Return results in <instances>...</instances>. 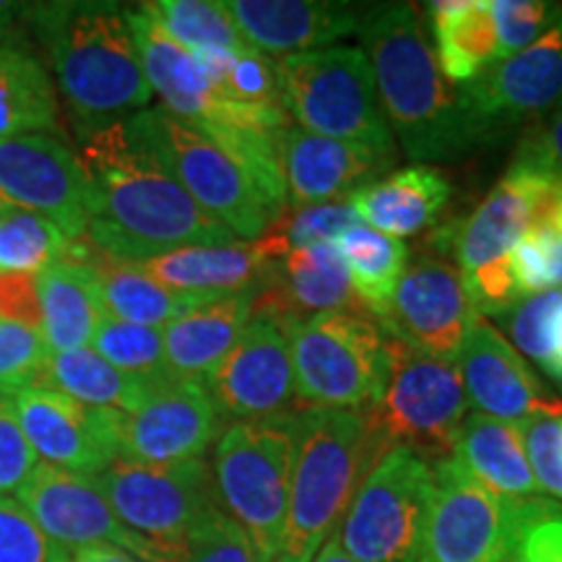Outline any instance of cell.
I'll return each instance as SVG.
<instances>
[{
  "label": "cell",
  "instance_id": "6da1fadb",
  "mask_svg": "<svg viewBox=\"0 0 562 562\" xmlns=\"http://www.w3.org/2000/svg\"><path fill=\"white\" fill-rule=\"evenodd\" d=\"M89 182L87 240L102 256L140 263L191 245H227L237 237L209 216L161 161L133 136L128 123L76 133Z\"/></svg>",
  "mask_w": 562,
  "mask_h": 562
},
{
  "label": "cell",
  "instance_id": "7a4b0ae2",
  "mask_svg": "<svg viewBox=\"0 0 562 562\" xmlns=\"http://www.w3.org/2000/svg\"><path fill=\"white\" fill-rule=\"evenodd\" d=\"M362 50L375 76L385 121L412 161H459L487 144L461 89L440 74L419 11L412 3H375L360 11Z\"/></svg>",
  "mask_w": 562,
  "mask_h": 562
},
{
  "label": "cell",
  "instance_id": "3957f363",
  "mask_svg": "<svg viewBox=\"0 0 562 562\" xmlns=\"http://www.w3.org/2000/svg\"><path fill=\"white\" fill-rule=\"evenodd\" d=\"M47 58L53 83L76 133L121 123L151 108V87L133 40L128 5L34 3L26 5Z\"/></svg>",
  "mask_w": 562,
  "mask_h": 562
},
{
  "label": "cell",
  "instance_id": "277c9868",
  "mask_svg": "<svg viewBox=\"0 0 562 562\" xmlns=\"http://www.w3.org/2000/svg\"><path fill=\"white\" fill-rule=\"evenodd\" d=\"M385 453L368 414L294 412V467L281 550L273 562H313Z\"/></svg>",
  "mask_w": 562,
  "mask_h": 562
},
{
  "label": "cell",
  "instance_id": "5b68a950",
  "mask_svg": "<svg viewBox=\"0 0 562 562\" xmlns=\"http://www.w3.org/2000/svg\"><path fill=\"white\" fill-rule=\"evenodd\" d=\"M560 180L521 157H513L508 172L492 186L484 201L461 224L435 232L430 245L453 252L456 269L476 313L505 315L524 300L510 271V252L537 222L539 209Z\"/></svg>",
  "mask_w": 562,
  "mask_h": 562
},
{
  "label": "cell",
  "instance_id": "8992f818",
  "mask_svg": "<svg viewBox=\"0 0 562 562\" xmlns=\"http://www.w3.org/2000/svg\"><path fill=\"white\" fill-rule=\"evenodd\" d=\"M294 389L302 409L368 414L391 375L389 334L360 311H334L290 323Z\"/></svg>",
  "mask_w": 562,
  "mask_h": 562
},
{
  "label": "cell",
  "instance_id": "52a82bcc",
  "mask_svg": "<svg viewBox=\"0 0 562 562\" xmlns=\"http://www.w3.org/2000/svg\"><path fill=\"white\" fill-rule=\"evenodd\" d=\"M294 467V414L232 422L214 446V484L227 516L248 533L258 562L281 550Z\"/></svg>",
  "mask_w": 562,
  "mask_h": 562
},
{
  "label": "cell",
  "instance_id": "ba28073f",
  "mask_svg": "<svg viewBox=\"0 0 562 562\" xmlns=\"http://www.w3.org/2000/svg\"><path fill=\"white\" fill-rule=\"evenodd\" d=\"M279 79L286 115L300 128L398 157L362 47H328L281 58Z\"/></svg>",
  "mask_w": 562,
  "mask_h": 562
},
{
  "label": "cell",
  "instance_id": "9c48e42d",
  "mask_svg": "<svg viewBox=\"0 0 562 562\" xmlns=\"http://www.w3.org/2000/svg\"><path fill=\"white\" fill-rule=\"evenodd\" d=\"M133 136L170 170L182 191L209 216L224 224L243 243L261 240L279 214L248 172L193 123L180 121L161 104L125 117Z\"/></svg>",
  "mask_w": 562,
  "mask_h": 562
},
{
  "label": "cell",
  "instance_id": "30bf717a",
  "mask_svg": "<svg viewBox=\"0 0 562 562\" xmlns=\"http://www.w3.org/2000/svg\"><path fill=\"white\" fill-rule=\"evenodd\" d=\"M391 375L383 398L368 412L370 427L385 451L406 448L427 463L453 456L469 398L456 362L422 355L391 339Z\"/></svg>",
  "mask_w": 562,
  "mask_h": 562
},
{
  "label": "cell",
  "instance_id": "8fae6325",
  "mask_svg": "<svg viewBox=\"0 0 562 562\" xmlns=\"http://www.w3.org/2000/svg\"><path fill=\"white\" fill-rule=\"evenodd\" d=\"M94 480L121 524L136 533L146 550L180 542L224 513L206 459L180 463L115 459Z\"/></svg>",
  "mask_w": 562,
  "mask_h": 562
},
{
  "label": "cell",
  "instance_id": "7c38bea8",
  "mask_svg": "<svg viewBox=\"0 0 562 562\" xmlns=\"http://www.w3.org/2000/svg\"><path fill=\"white\" fill-rule=\"evenodd\" d=\"M430 503V463L391 448L362 480L336 537L357 562H417Z\"/></svg>",
  "mask_w": 562,
  "mask_h": 562
},
{
  "label": "cell",
  "instance_id": "4fadbf2b",
  "mask_svg": "<svg viewBox=\"0 0 562 562\" xmlns=\"http://www.w3.org/2000/svg\"><path fill=\"white\" fill-rule=\"evenodd\" d=\"M224 425L294 414L297 389L290 351V323L256 305L248 326L203 381Z\"/></svg>",
  "mask_w": 562,
  "mask_h": 562
},
{
  "label": "cell",
  "instance_id": "5bb4252c",
  "mask_svg": "<svg viewBox=\"0 0 562 562\" xmlns=\"http://www.w3.org/2000/svg\"><path fill=\"white\" fill-rule=\"evenodd\" d=\"M516 501L484 487L456 456L435 461L417 562H501L516 529Z\"/></svg>",
  "mask_w": 562,
  "mask_h": 562
},
{
  "label": "cell",
  "instance_id": "9a60e30c",
  "mask_svg": "<svg viewBox=\"0 0 562 562\" xmlns=\"http://www.w3.org/2000/svg\"><path fill=\"white\" fill-rule=\"evenodd\" d=\"M45 216L70 243L89 229V182L81 161L58 133L0 138V211Z\"/></svg>",
  "mask_w": 562,
  "mask_h": 562
},
{
  "label": "cell",
  "instance_id": "2e32d148",
  "mask_svg": "<svg viewBox=\"0 0 562 562\" xmlns=\"http://www.w3.org/2000/svg\"><path fill=\"white\" fill-rule=\"evenodd\" d=\"M480 318L461 271L442 252H422L406 266L381 328L391 339L456 362L469 328Z\"/></svg>",
  "mask_w": 562,
  "mask_h": 562
},
{
  "label": "cell",
  "instance_id": "e0dca14e",
  "mask_svg": "<svg viewBox=\"0 0 562 562\" xmlns=\"http://www.w3.org/2000/svg\"><path fill=\"white\" fill-rule=\"evenodd\" d=\"M222 414L206 385L195 381L157 383L136 409L115 412L117 459L138 463H180L203 459L220 440Z\"/></svg>",
  "mask_w": 562,
  "mask_h": 562
},
{
  "label": "cell",
  "instance_id": "ac0fdd59",
  "mask_svg": "<svg viewBox=\"0 0 562 562\" xmlns=\"http://www.w3.org/2000/svg\"><path fill=\"white\" fill-rule=\"evenodd\" d=\"M463 104L487 138L562 110V19L526 50L497 60L461 87Z\"/></svg>",
  "mask_w": 562,
  "mask_h": 562
},
{
  "label": "cell",
  "instance_id": "d6986e66",
  "mask_svg": "<svg viewBox=\"0 0 562 562\" xmlns=\"http://www.w3.org/2000/svg\"><path fill=\"white\" fill-rule=\"evenodd\" d=\"M16 503L30 513L42 533L68 554L83 547L108 544L140 560L146 550L136 533L125 529L115 516L94 476L70 474L40 463L16 492Z\"/></svg>",
  "mask_w": 562,
  "mask_h": 562
},
{
  "label": "cell",
  "instance_id": "ffe728a7",
  "mask_svg": "<svg viewBox=\"0 0 562 562\" xmlns=\"http://www.w3.org/2000/svg\"><path fill=\"white\" fill-rule=\"evenodd\" d=\"M19 425L40 463L81 476H100L115 451V412L89 409L63 393L21 389L11 393Z\"/></svg>",
  "mask_w": 562,
  "mask_h": 562
},
{
  "label": "cell",
  "instance_id": "44dd1931",
  "mask_svg": "<svg viewBox=\"0 0 562 562\" xmlns=\"http://www.w3.org/2000/svg\"><path fill=\"white\" fill-rule=\"evenodd\" d=\"M456 368L469 404L492 419L521 427L537 414H562L560 398L539 383L513 344L482 315L469 328Z\"/></svg>",
  "mask_w": 562,
  "mask_h": 562
},
{
  "label": "cell",
  "instance_id": "7402d4cb",
  "mask_svg": "<svg viewBox=\"0 0 562 562\" xmlns=\"http://www.w3.org/2000/svg\"><path fill=\"white\" fill-rule=\"evenodd\" d=\"M279 159L286 201L294 209L349 199L396 165V157H385L349 140L318 136L300 125H286L279 133Z\"/></svg>",
  "mask_w": 562,
  "mask_h": 562
},
{
  "label": "cell",
  "instance_id": "603a6c76",
  "mask_svg": "<svg viewBox=\"0 0 562 562\" xmlns=\"http://www.w3.org/2000/svg\"><path fill=\"white\" fill-rule=\"evenodd\" d=\"M240 37L263 55L328 50L360 30V5L328 0H222Z\"/></svg>",
  "mask_w": 562,
  "mask_h": 562
},
{
  "label": "cell",
  "instance_id": "cb8c5ba5",
  "mask_svg": "<svg viewBox=\"0 0 562 562\" xmlns=\"http://www.w3.org/2000/svg\"><path fill=\"white\" fill-rule=\"evenodd\" d=\"M281 252L269 237L252 243L191 245L136 263L167 290L195 294V297H222V294L261 292L271 284Z\"/></svg>",
  "mask_w": 562,
  "mask_h": 562
},
{
  "label": "cell",
  "instance_id": "d4e9b609",
  "mask_svg": "<svg viewBox=\"0 0 562 562\" xmlns=\"http://www.w3.org/2000/svg\"><path fill=\"white\" fill-rule=\"evenodd\" d=\"M256 305L269 307L286 323L334 311H360L336 243L286 252L271 284L256 294Z\"/></svg>",
  "mask_w": 562,
  "mask_h": 562
},
{
  "label": "cell",
  "instance_id": "484cf974",
  "mask_svg": "<svg viewBox=\"0 0 562 562\" xmlns=\"http://www.w3.org/2000/svg\"><path fill=\"white\" fill-rule=\"evenodd\" d=\"M256 292L222 294L195 302L161 328L167 370L178 381L203 383L248 326Z\"/></svg>",
  "mask_w": 562,
  "mask_h": 562
},
{
  "label": "cell",
  "instance_id": "4316f807",
  "mask_svg": "<svg viewBox=\"0 0 562 562\" xmlns=\"http://www.w3.org/2000/svg\"><path fill=\"white\" fill-rule=\"evenodd\" d=\"M451 195L453 186L440 170L412 165L364 186L349 203L368 227L402 240L435 227Z\"/></svg>",
  "mask_w": 562,
  "mask_h": 562
},
{
  "label": "cell",
  "instance_id": "83f0119b",
  "mask_svg": "<svg viewBox=\"0 0 562 562\" xmlns=\"http://www.w3.org/2000/svg\"><path fill=\"white\" fill-rule=\"evenodd\" d=\"M70 258L91 266L102 311L115 321L136 323V326L149 328H165L178 315L191 311L195 302L206 300L195 297V294L167 290L165 284H159L144 269H138L136 263L115 261V258L102 256L87 240L74 243Z\"/></svg>",
  "mask_w": 562,
  "mask_h": 562
},
{
  "label": "cell",
  "instance_id": "f1b7e54d",
  "mask_svg": "<svg viewBox=\"0 0 562 562\" xmlns=\"http://www.w3.org/2000/svg\"><path fill=\"white\" fill-rule=\"evenodd\" d=\"M435 60L451 87H467L501 60L490 0H435L427 3Z\"/></svg>",
  "mask_w": 562,
  "mask_h": 562
},
{
  "label": "cell",
  "instance_id": "f546056e",
  "mask_svg": "<svg viewBox=\"0 0 562 562\" xmlns=\"http://www.w3.org/2000/svg\"><path fill=\"white\" fill-rule=\"evenodd\" d=\"M453 456L474 480L503 497H537L539 484L526 459L524 435L516 425L492 419L487 414H469L463 419Z\"/></svg>",
  "mask_w": 562,
  "mask_h": 562
},
{
  "label": "cell",
  "instance_id": "4dcf8cb0",
  "mask_svg": "<svg viewBox=\"0 0 562 562\" xmlns=\"http://www.w3.org/2000/svg\"><path fill=\"white\" fill-rule=\"evenodd\" d=\"M40 290V334L50 351L91 347L104 318L91 266L63 261L37 277Z\"/></svg>",
  "mask_w": 562,
  "mask_h": 562
},
{
  "label": "cell",
  "instance_id": "1f68e13d",
  "mask_svg": "<svg viewBox=\"0 0 562 562\" xmlns=\"http://www.w3.org/2000/svg\"><path fill=\"white\" fill-rule=\"evenodd\" d=\"M157 383H144L115 370L91 347L47 351L32 389H47L74 398L89 409L128 414L149 396Z\"/></svg>",
  "mask_w": 562,
  "mask_h": 562
},
{
  "label": "cell",
  "instance_id": "d6a6232c",
  "mask_svg": "<svg viewBox=\"0 0 562 562\" xmlns=\"http://www.w3.org/2000/svg\"><path fill=\"white\" fill-rule=\"evenodd\" d=\"M58 91L40 58L19 45H0V138L58 133Z\"/></svg>",
  "mask_w": 562,
  "mask_h": 562
},
{
  "label": "cell",
  "instance_id": "836d02e7",
  "mask_svg": "<svg viewBox=\"0 0 562 562\" xmlns=\"http://www.w3.org/2000/svg\"><path fill=\"white\" fill-rule=\"evenodd\" d=\"M336 248H339L344 266L349 271L351 292H355L360 311L381 321L389 311V302L404 277L406 266H409L406 243L360 222L344 232L336 240Z\"/></svg>",
  "mask_w": 562,
  "mask_h": 562
},
{
  "label": "cell",
  "instance_id": "e575fe53",
  "mask_svg": "<svg viewBox=\"0 0 562 562\" xmlns=\"http://www.w3.org/2000/svg\"><path fill=\"white\" fill-rule=\"evenodd\" d=\"M154 21L180 47L191 53H243L248 42L216 0H157L144 3Z\"/></svg>",
  "mask_w": 562,
  "mask_h": 562
},
{
  "label": "cell",
  "instance_id": "d590c367",
  "mask_svg": "<svg viewBox=\"0 0 562 562\" xmlns=\"http://www.w3.org/2000/svg\"><path fill=\"white\" fill-rule=\"evenodd\" d=\"M206 70L209 81L227 102L245 108L286 112L281 102L279 63L269 55L252 50L243 53H193Z\"/></svg>",
  "mask_w": 562,
  "mask_h": 562
},
{
  "label": "cell",
  "instance_id": "8d00e7d4",
  "mask_svg": "<svg viewBox=\"0 0 562 562\" xmlns=\"http://www.w3.org/2000/svg\"><path fill=\"white\" fill-rule=\"evenodd\" d=\"M510 271L524 297L562 286V182L513 248Z\"/></svg>",
  "mask_w": 562,
  "mask_h": 562
},
{
  "label": "cell",
  "instance_id": "74e56055",
  "mask_svg": "<svg viewBox=\"0 0 562 562\" xmlns=\"http://www.w3.org/2000/svg\"><path fill=\"white\" fill-rule=\"evenodd\" d=\"M74 243L45 216L32 211H0V271L34 273L68 261Z\"/></svg>",
  "mask_w": 562,
  "mask_h": 562
},
{
  "label": "cell",
  "instance_id": "f35d334b",
  "mask_svg": "<svg viewBox=\"0 0 562 562\" xmlns=\"http://www.w3.org/2000/svg\"><path fill=\"white\" fill-rule=\"evenodd\" d=\"M91 349L104 357L112 368L136 378V381L165 383L172 378L167 370L161 328L136 326V323L104 315L94 339H91Z\"/></svg>",
  "mask_w": 562,
  "mask_h": 562
},
{
  "label": "cell",
  "instance_id": "ab89813d",
  "mask_svg": "<svg viewBox=\"0 0 562 562\" xmlns=\"http://www.w3.org/2000/svg\"><path fill=\"white\" fill-rule=\"evenodd\" d=\"M140 562H258L248 533L227 513L175 544L149 547Z\"/></svg>",
  "mask_w": 562,
  "mask_h": 562
},
{
  "label": "cell",
  "instance_id": "60d3db41",
  "mask_svg": "<svg viewBox=\"0 0 562 562\" xmlns=\"http://www.w3.org/2000/svg\"><path fill=\"white\" fill-rule=\"evenodd\" d=\"M360 224V216L349 201L321 203V206H300L281 211V216L271 224L266 237L277 245L281 256L290 250L311 248L321 243H336L344 232Z\"/></svg>",
  "mask_w": 562,
  "mask_h": 562
},
{
  "label": "cell",
  "instance_id": "b9f144b4",
  "mask_svg": "<svg viewBox=\"0 0 562 562\" xmlns=\"http://www.w3.org/2000/svg\"><path fill=\"white\" fill-rule=\"evenodd\" d=\"M562 307V290H547L539 294L518 300L508 313L501 315L505 321L513 349L529 357L539 364L547 375L552 368V321Z\"/></svg>",
  "mask_w": 562,
  "mask_h": 562
},
{
  "label": "cell",
  "instance_id": "7bdbcfd3",
  "mask_svg": "<svg viewBox=\"0 0 562 562\" xmlns=\"http://www.w3.org/2000/svg\"><path fill=\"white\" fill-rule=\"evenodd\" d=\"M490 11L501 60L531 47L562 19V5L544 0H490Z\"/></svg>",
  "mask_w": 562,
  "mask_h": 562
},
{
  "label": "cell",
  "instance_id": "ee69618b",
  "mask_svg": "<svg viewBox=\"0 0 562 562\" xmlns=\"http://www.w3.org/2000/svg\"><path fill=\"white\" fill-rule=\"evenodd\" d=\"M0 562H70V554L42 533L16 497H0Z\"/></svg>",
  "mask_w": 562,
  "mask_h": 562
},
{
  "label": "cell",
  "instance_id": "f6af8a7d",
  "mask_svg": "<svg viewBox=\"0 0 562 562\" xmlns=\"http://www.w3.org/2000/svg\"><path fill=\"white\" fill-rule=\"evenodd\" d=\"M47 351L37 328L0 321V393L32 389Z\"/></svg>",
  "mask_w": 562,
  "mask_h": 562
},
{
  "label": "cell",
  "instance_id": "bcb514c9",
  "mask_svg": "<svg viewBox=\"0 0 562 562\" xmlns=\"http://www.w3.org/2000/svg\"><path fill=\"white\" fill-rule=\"evenodd\" d=\"M518 430L539 492L562 501V414H537Z\"/></svg>",
  "mask_w": 562,
  "mask_h": 562
},
{
  "label": "cell",
  "instance_id": "7dc6e473",
  "mask_svg": "<svg viewBox=\"0 0 562 562\" xmlns=\"http://www.w3.org/2000/svg\"><path fill=\"white\" fill-rule=\"evenodd\" d=\"M37 467L40 459L21 430L11 396L0 393V497L16 495Z\"/></svg>",
  "mask_w": 562,
  "mask_h": 562
},
{
  "label": "cell",
  "instance_id": "c3c4849f",
  "mask_svg": "<svg viewBox=\"0 0 562 562\" xmlns=\"http://www.w3.org/2000/svg\"><path fill=\"white\" fill-rule=\"evenodd\" d=\"M0 321L37 328L42 323L40 290L34 273L0 271Z\"/></svg>",
  "mask_w": 562,
  "mask_h": 562
},
{
  "label": "cell",
  "instance_id": "681fc988",
  "mask_svg": "<svg viewBox=\"0 0 562 562\" xmlns=\"http://www.w3.org/2000/svg\"><path fill=\"white\" fill-rule=\"evenodd\" d=\"M516 157L531 161L539 170L562 182V110L554 112L552 117L537 121L518 144Z\"/></svg>",
  "mask_w": 562,
  "mask_h": 562
},
{
  "label": "cell",
  "instance_id": "f907efd6",
  "mask_svg": "<svg viewBox=\"0 0 562 562\" xmlns=\"http://www.w3.org/2000/svg\"><path fill=\"white\" fill-rule=\"evenodd\" d=\"M70 562H140V560L133 558L131 552L117 550V547L94 544V547H83V550L70 554Z\"/></svg>",
  "mask_w": 562,
  "mask_h": 562
},
{
  "label": "cell",
  "instance_id": "816d5d0a",
  "mask_svg": "<svg viewBox=\"0 0 562 562\" xmlns=\"http://www.w3.org/2000/svg\"><path fill=\"white\" fill-rule=\"evenodd\" d=\"M21 16H26V3H9V0H0V45L3 42H16L13 40V26Z\"/></svg>",
  "mask_w": 562,
  "mask_h": 562
},
{
  "label": "cell",
  "instance_id": "f5cc1de1",
  "mask_svg": "<svg viewBox=\"0 0 562 562\" xmlns=\"http://www.w3.org/2000/svg\"><path fill=\"white\" fill-rule=\"evenodd\" d=\"M550 378L562 385V307L552 321V368Z\"/></svg>",
  "mask_w": 562,
  "mask_h": 562
},
{
  "label": "cell",
  "instance_id": "db71d44e",
  "mask_svg": "<svg viewBox=\"0 0 562 562\" xmlns=\"http://www.w3.org/2000/svg\"><path fill=\"white\" fill-rule=\"evenodd\" d=\"M313 562H357V560L349 558L347 550H344V547L339 544V537L334 533V537L326 539V544L321 547L318 558H315Z\"/></svg>",
  "mask_w": 562,
  "mask_h": 562
}]
</instances>
